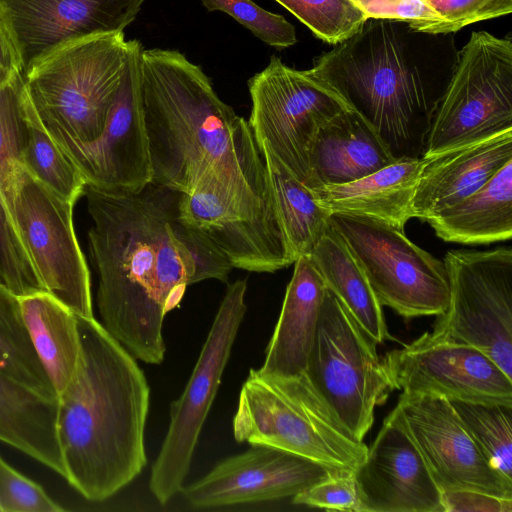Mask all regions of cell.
Instances as JSON below:
<instances>
[{
	"label": "cell",
	"instance_id": "obj_40",
	"mask_svg": "<svg viewBox=\"0 0 512 512\" xmlns=\"http://www.w3.org/2000/svg\"><path fill=\"white\" fill-rule=\"evenodd\" d=\"M175 229L195 264V282L217 279L226 282L233 269L225 255L202 232L184 222L178 213Z\"/></svg>",
	"mask_w": 512,
	"mask_h": 512
},
{
	"label": "cell",
	"instance_id": "obj_43",
	"mask_svg": "<svg viewBox=\"0 0 512 512\" xmlns=\"http://www.w3.org/2000/svg\"><path fill=\"white\" fill-rule=\"evenodd\" d=\"M23 74L24 64L18 43L0 6V88Z\"/></svg>",
	"mask_w": 512,
	"mask_h": 512
},
{
	"label": "cell",
	"instance_id": "obj_24",
	"mask_svg": "<svg viewBox=\"0 0 512 512\" xmlns=\"http://www.w3.org/2000/svg\"><path fill=\"white\" fill-rule=\"evenodd\" d=\"M425 158L401 159L358 180L311 189L331 214L372 219L404 231Z\"/></svg>",
	"mask_w": 512,
	"mask_h": 512
},
{
	"label": "cell",
	"instance_id": "obj_30",
	"mask_svg": "<svg viewBox=\"0 0 512 512\" xmlns=\"http://www.w3.org/2000/svg\"><path fill=\"white\" fill-rule=\"evenodd\" d=\"M0 370L33 392L57 399L29 338L18 298L0 283Z\"/></svg>",
	"mask_w": 512,
	"mask_h": 512
},
{
	"label": "cell",
	"instance_id": "obj_25",
	"mask_svg": "<svg viewBox=\"0 0 512 512\" xmlns=\"http://www.w3.org/2000/svg\"><path fill=\"white\" fill-rule=\"evenodd\" d=\"M17 298L31 343L58 396L74 378L80 361L77 315L47 291Z\"/></svg>",
	"mask_w": 512,
	"mask_h": 512
},
{
	"label": "cell",
	"instance_id": "obj_22",
	"mask_svg": "<svg viewBox=\"0 0 512 512\" xmlns=\"http://www.w3.org/2000/svg\"><path fill=\"white\" fill-rule=\"evenodd\" d=\"M397 160L374 128L347 108L317 132L309 152V189L352 182Z\"/></svg>",
	"mask_w": 512,
	"mask_h": 512
},
{
	"label": "cell",
	"instance_id": "obj_31",
	"mask_svg": "<svg viewBox=\"0 0 512 512\" xmlns=\"http://www.w3.org/2000/svg\"><path fill=\"white\" fill-rule=\"evenodd\" d=\"M28 95V94H27ZM27 137L22 166L46 187L76 203L86 180L78 167L49 134L28 96Z\"/></svg>",
	"mask_w": 512,
	"mask_h": 512
},
{
	"label": "cell",
	"instance_id": "obj_6",
	"mask_svg": "<svg viewBox=\"0 0 512 512\" xmlns=\"http://www.w3.org/2000/svg\"><path fill=\"white\" fill-rule=\"evenodd\" d=\"M238 443L264 445L354 472L368 447L345 430L307 373L265 374L251 369L232 421Z\"/></svg>",
	"mask_w": 512,
	"mask_h": 512
},
{
	"label": "cell",
	"instance_id": "obj_4",
	"mask_svg": "<svg viewBox=\"0 0 512 512\" xmlns=\"http://www.w3.org/2000/svg\"><path fill=\"white\" fill-rule=\"evenodd\" d=\"M141 96L153 183L186 194L214 171L270 196L248 121L218 97L200 66L176 50H143Z\"/></svg>",
	"mask_w": 512,
	"mask_h": 512
},
{
	"label": "cell",
	"instance_id": "obj_18",
	"mask_svg": "<svg viewBox=\"0 0 512 512\" xmlns=\"http://www.w3.org/2000/svg\"><path fill=\"white\" fill-rule=\"evenodd\" d=\"M342 471L282 449L257 445L218 463L182 488L195 508H215L291 497Z\"/></svg>",
	"mask_w": 512,
	"mask_h": 512
},
{
	"label": "cell",
	"instance_id": "obj_26",
	"mask_svg": "<svg viewBox=\"0 0 512 512\" xmlns=\"http://www.w3.org/2000/svg\"><path fill=\"white\" fill-rule=\"evenodd\" d=\"M56 415L57 400L33 392L0 370V441L64 478Z\"/></svg>",
	"mask_w": 512,
	"mask_h": 512
},
{
	"label": "cell",
	"instance_id": "obj_16",
	"mask_svg": "<svg viewBox=\"0 0 512 512\" xmlns=\"http://www.w3.org/2000/svg\"><path fill=\"white\" fill-rule=\"evenodd\" d=\"M124 74L105 128L94 142L62 148L86 184L134 193L152 182L149 143L141 96L142 44L128 41Z\"/></svg>",
	"mask_w": 512,
	"mask_h": 512
},
{
	"label": "cell",
	"instance_id": "obj_32",
	"mask_svg": "<svg viewBox=\"0 0 512 512\" xmlns=\"http://www.w3.org/2000/svg\"><path fill=\"white\" fill-rule=\"evenodd\" d=\"M450 403L490 466L512 483V406L463 401Z\"/></svg>",
	"mask_w": 512,
	"mask_h": 512
},
{
	"label": "cell",
	"instance_id": "obj_7",
	"mask_svg": "<svg viewBox=\"0 0 512 512\" xmlns=\"http://www.w3.org/2000/svg\"><path fill=\"white\" fill-rule=\"evenodd\" d=\"M306 373L353 439H363L374 411L394 391L376 343L327 289Z\"/></svg>",
	"mask_w": 512,
	"mask_h": 512
},
{
	"label": "cell",
	"instance_id": "obj_28",
	"mask_svg": "<svg viewBox=\"0 0 512 512\" xmlns=\"http://www.w3.org/2000/svg\"><path fill=\"white\" fill-rule=\"evenodd\" d=\"M307 256L326 288L376 344L394 339L362 267L331 225Z\"/></svg>",
	"mask_w": 512,
	"mask_h": 512
},
{
	"label": "cell",
	"instance_id": "obj_13",
	"mask_svg": "<svg viewBox=\"0 0 512 512\" xmlns=\"http://www.w3.org/2000/svg\"><path fill=\"white\" fill-rule=\"evenodd\" d=\"M246 280L231 283L222 299L191 376L171 404L167 434L152 466L149 487L164 505L183 488L198 438L221 383L246 312Z\"/></svg>",
	"mask_w": 512,
	"mask_h": 512
},
{
	"label": "cell",
	"instance_id": "obj_1",
	"mask_svg": "<svg viewBox=\"0 0 512 512\" xmlns=\"http://www.w3.org/2000/svg\"><path fill=\"white\" fill-rule=\"evenodd\" d=\"M180 195L153 182L134 193L86 184L82 195L100 323L148 364L164 360V318L196 283L194 261L175 229Z\"/></svg>",
	"mask_w": 512,
	"mask_h": 512
},
{
	"label": "cell",
	"instance_id": "obj_33",
	"mask_svg": "<svg viewBox=\"0 0 512 512\" xmlns=\"http://www.w3.org/2000/svg\"><path fill=\"white\" fill-rule=\"evenodd\" d=\"M24 74L0 88V191L9 208L27 137Z\"/></svg>",
	"mask_w": 512,
	"mask_h": 512
},
{
	"label": "cell",
	"instance_id": "obj_35",
	"mask_svg": "<svg viewBox=\"0 0 512 512\" xmlns=\"http://www.w3.org/2000/svg\"><path fill=\"white\" fill-rule=\"evenodd\" d=\"M0 283L16 296L46 291L20 240L0 191Z\"/></svg>",
	"mask_w": 512,
	"mask_h": 512
},
{
	"label": "cell",
	"instance_id": "obj_27",
	"mask_svg": "<svg viewBox=\"0 0 512 512\" xmlns=\"http://www.w3.org/2000/svg\"><path fill=\"white\" fill-rule=\"evenodd\" d=\"M426 222L444 241L489 244L512 236V160L487 183Z\"/></svg>",
	"mask_w": 512,
	"mask_h": 512
},
{
	"label": "cell",
	"instance_id": "obj_42",
	"mask_svg": "<svg viewBox=\"0 0 512 512\" xmlns=\"http://www.w3.org/2000/svg\"><path fill=\"white\" fill-rule=\"evenodd\" d=\"M443 512H512V498H502L480 491L442 492Z\"/></svg>",
	"mask_w": 512,
	"mask_h": 512
},
{
	"label": "cell",
	"instance_id": "obj_17",
	"mask_svg": "<svg viewBox=\"0 0 512 512\" xmlns=\"http://www.w3.org/2000/svg\"><path fill=\"white\" fill-rule=\"evenodd\" d=\"M395 409L442 492L473 490L512 498V483L490 466L450 401L401 394Z\"/></svg>",
	"mask_w": 512,
	"mask_h": 512
},
{
	"label": "cell",
	"instance_id": "obj_38",
	"mask_svg": "<svg viewBox=\"0 0 512 512\" xmlns=\"http://www.w3.org/2000/svg\"><path fill=\"white\" fill-rule=\"evenodd\" d=\"M368 18L406 22L411 28L445 33V22L425 0H350Z\"/></svg>",
	"mask_w": 512,
	"mask_h": 512
},
{
	"label": "cell",
	"instance_id": "obj_23",
	"mask_svg": "<svg viewBox=\"0 0 512 512\" xmlns=\"http://www.w3.org/2000/svg\"><path fill=\"white\" fill-rule=\"evenodd\" d=\"M326 290L310 258L299 256L260 372L279 376L306 372Z\"/></svg>",
	"mask_w": 512,
	"mask_h": 512
},
{
	"label": "cell",
	"instance_id": "obj_37",
	"mask_svg": "<svg viewBox=\"0 0 512 512\" xmlns=\"http://www.w3.org/2000/svg\"><path fill=\"white\" fill-rule=\"evenodd\" d=\"M65 510L36 482L0 456V512H60Z\"/></svg>",
	"mask_w": 512,
	"mask_h": 512
},
{
	"label": "cell",
	"instance_id": "obj_14",
	"mask_svg": "<svg viewBox=\"0 0 512 512\" xmlns=\"http://www.w3.org/2000/svg\"><path fill=\"white\" fill-rule=\"evenodd\" d=\"M74 205L18 167L9 211L44 289L76 315L94 317L90 272L73 224Z\"/></svg>",
	"mask_w": 512,
	"mask_h": 512
},
{
	"label": "cell",
	"instance_id": "obj_2",
	"mask_svg": "<svg viewBox=\"0 0 512 512\" xmlns=\"http://www.w3.org/2000/svg\"><path fill=\"white\" fill-rule=\"evenodd\" d=\"M457 56L454 33L368 18L307 71L361 115L396 160L416 159L423 157Z\"/></svg>",
	"mask_w": 512,
	"mask_h": 512
},
{
	"label": "cell",
	"instance_id": "obj_41",
	"mask_svg": "<svg viewBox=\"0 0 512 512\" xmlns=\"http://www.w3.org/2000/svg\"><path fill=\"white\" fill-rule=\"evenodd\" d=\"M445 22V33H455L470 24L506 16L512 0H425Z\"/></svg>",
	"mask_w": 512,
	"mask_h": 512
},
{
	"label": "cell",
	"instance_id": "obj_19",
	"mask_svg": "<svg viewBox=\"0 0 512 512\" xmlns=\"http://www.w3.org/2000/svg\"><path fill=\"white\" fill-rule=\"evenodd\" d=\"M353 475L358 512H443L442 491L395 408Z\"/></svg>",
	"mask_w": 512,
	"mask_h": 512
},
{
	"label": "cell",
	"instance_id": "obj_5",
	"mask_svg": "<svg viewBox=\"0 0 512 512\" xmlns=\"http://www.w3.org/2000/svg\"><path fill=\"white\" fill-rule=\"evenodd\" d=\"M124 31L66 43L24 73L29 99L61 148L102 134L128 57Z\"/></svg>",
	"mask_w": 512,
	"mask_h": 512
},
{
	"label": "cell",
	"instance_id": "obj_15",
	"mask_svg": "<svg viewBox=\"0 0 512 512\" xmlns=\"http://www.w3.org/2000/svg\"><path fill=\"white\" fill-rule=\"evenodd\" d=\"M383 364L402 394L512 406V378L481 350L434 328L388 352Z\"/></svg>",
	"mask_w": 512,
	"mask_h": 512
},
{
	"label": "cell",
	"instance_id": "obj_8",
	"mask_svg": "<svg viewBox=\"0 0 512 512\" xmlns=\"http://www.w3.org/2000/svg\"><path fill=\"white\" fill-rule=\"evenodd\" d=\"M512 131V41L473 32L440 101L423 157Z\"/></svg>",
	"mask_w": 512,
	"mask_h": 512
},
{
	"label": "cell",
	"instance_id": "obj_39",
	"mask_svg": "<svg viewBox=\"0 0 512 512\" xmlns=\"http://www.w3.org/2000/svg\"><path fill=\"white\" fill-rule=\"evenodd\" d=\"M293 503L329 511L358 512L359 500L352 471H342L293 496Z\"/></svg>",
	"mask_w": 512,
	"mask_h": 512
},
{
	"label": "cell",
	"instance_id": "obj_11",
	"mask_svg": "<svg viewBox=\"0 0 512 512\" xmlns=\"http://www.w3.org/2000/svg\"><path fill=\"white\" fill-rule=\"evenodd\" d=\"M449 304L433 328L481 350L512 378V249L450 250Z\"/></svg>",
	"mask_w": 512,
	"mask_h": 512
},
{
	"label": "cell",
	"instance_id": "obj_36",
	"mask_svg": "<svg viewBox=\"0 0 512 512\" xmlns=\"http://www.w3.org/2000/svg\"><path fill=\"white\" fill-rule=\"evenodd\" d=\"M208 11H221L246 27L264 43L277 49L297 42L295 27L283 16L269 12L252 0H201Z\"/></svg>",
	"mask_w": 512,
	"mask_h": 512
},
{
	"label": "cell",
	"instance_id": "obj_12",
	"mask_svg": "<svg viewBox=\"0 0 512 512\" xmlns=\"http://www.w3.org/2000/svg\"><path fill=\"white\" fill-rule=\"evenodd\" d=\"M179 215L208 237L233 268L274 273L295 262L272 201L214 171L181 193Z\"/></svg>",
	"mask_w": 512,
	"mask_h": 512
},
{
	"label": "cell",
	"instance_id": "obj_9",
	"mask_svg": "<svg viewBox=\"0 0 512 512\" xmlns=\"http://www.w3.org/2000/svg\"><path fill=\"white\" fill-rule=\"evenodd\" d=\"M248 120L264 159L302 183L309 175V152L318 130L349 108L331 88L273 55L248 81Z\"/></svg>",
	"mask_w": 512,
	"mask_h": 512
},
{
	"label": "cell",
	"instance_id": "obj_3",
	"mask_svg": "<svg viewBox=\"0 0 512 512\" xmlns=\"http://www.w3.org/2000/svg\"><path fill=\"white\" fill-rule=\"evenodd\" d=\"M77 372L57 396L64 479L89 501H103L147 464L144 432L150 388L132 354L94 317L78 316Z\"/></svg>",
	"mask_w": 512,
	"mask_h": 512
},
{
	"label": "cell",
	"instance_id": "obj_20",
	"mask_svg": "<svg viewBox=\"0 0 512 512\" xmlns=\"http://www.w3.org/2000/svg\"><path fill=\"white\" fill-rule=\"evenodd\" d=\"M144 0H0L18 43L24 73L54 49L83 38L121 32Z\"/></svg>",
	"mask_w": 512,
	"mask_h": 512
},
{
	"label": "cell",
	"instance_id": "obj_21",
	"mask_svg": "<svg viewBox=\"0 0 512 512\" xmlns=\"http://www.w3.org/2000/svg\"><path fill=\"white\" fill-rule=\"evenodd\" d=\"M424 158L412 209L426 222L476 192L512 160V131Z\"/></svg>",
	"mask_w": 512,
	"mask_h": 512
},
{
	"label": "cell",
	"instance_id": "obj_29",
	"mask_svg": "<svg viewBox=\"0 0 512 512\" xmlns=\"http://www.w3.org/2000/svg\"><path fill=\"white\" fill-rule=\"evenodd\" d=\"M270 198L295 260L308 255L330 226L313 192L285 169L265 161Z\"/></svg>",
	"mask_w": 512,
	"mask_h": 512
},
{
	"label": "cell",
	"instance_id": "obj_10",
	"mask_svg": "<svg viewBox=\"0 0 512 512\" xmlns=\"http://www.w3.org/2000/svg\"><path fill=\"white\" fill-rule=\"evenodd\" d=\"M330 225L362 267L381 306L404 318L439 316L449 304L443 261L387 224L331 214Z\"/></svg>",
	"mask_w": 512,
	"mask_h": 512
},
{
	"label": "cell",
	"instance_id": "obj_34",
	"mask_svg": "<svg viewBox=\"0 0 512 512\" xmlns=\"http://www.w3.org/2000/svg\"><path fill=\"white\" fill-rule=\"evenodd\" d=\"M322 41L337 45L356 34L368 16L350 0H275Z\"/></svg>",
	"mask_w": 512,
	"mask_h": 512
}]
</instances>
